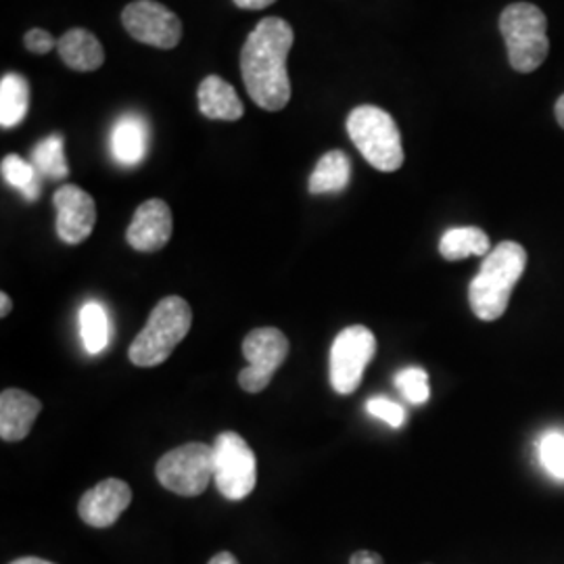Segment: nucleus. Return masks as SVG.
<instances>
[{"instance_id": "f257e3e1", "label": "nucleus", "mask_w": 564, "mask_h": 564, "mask_svg": "<svg viewBox=\"0 0 564 564\" xmlns=\"http://www.w3.org/2000/svg\"><path fill=\"white\" fill-rule=\"evenodd\" d=\"M293 28L281 18H265L249 34L241 51L245 88L265 111H281L291 99L286 57L293 48Z\"/></svg>"}, {"instance_id": "f03ea898", "label": "nucleus", "mask_w": 564, "mask_h": 564, "mask_svg": "<svg viewBox=\"0 0 564 564\" xmlns=\"http://www.w3.org/2000/svg\"><path fill=\"white\" fill-rule=\"evenodd\" d=\"M527 251L519 242H500L485 256L479 274L470 282L468 302L475 316L494 323L505 316L512 289L523 276Z\"/></svg>"}, {"instance_id": "7ed1b4c3", "label": "nucleus", "mask_w": 564, "mask_h": 564, "mask_svg": "<svg viewBox=\"0 0 564 564\" xmlns=\"http://www.w3.org/2000/svg\"><path fill=\"white\" fill-rule=\"evenodd\" d=\"M193 324L191 305L182 297H165L158 303L147 321V326L130 345V362L151 368L165 362L176 345L188 335Z\"/></svg>"}, {"instance_id": "20e7f679", "label": "nucleus", "mask_w": 564, "mask_h": 564, "mask_svg": "<svg viewBox=\"0 0 564 564\" xmlns=\"http://www.w3.org/2000/svg\"><path fill=\"white\" fill-rule=\"evenodd\" d=\"M347 134L364 160L379 172H395L402 167L400 128L383 109L375 105L356 107L347 118Z\"/></svg>"}, {"instance_id": "39448f33", "label": "nucleus", "mask_w": 564, "mask_h": 564, "mask_svg": "<svg viewBox=\"0 0 564 564\" xmlns=\"http://www.w3.org/2000/svg\"><path fill=\"white\" fill-rule=\"evenodd\" d=\"M508 61L521 74L535 72L550 51L547 21L544 11L531 2H514L506 7L500 18Z\"/></svg>"}, {"instance_id": "423d86ee", "label": "nucleus", "mask_w": 564, "mask_h": 564, "mask_svg": "<svg viewBox=\"0 0 564 564\" xmlns=\"http://www.w3.org/2000/svg\"><path fill=\"white\" fill-rule=\"evenodd\" d=\"M214 447V481L226 500H245L258 481V460L253 449L239 433L226 431L216 437Z\"/></svg>"}, {"instance_id": "0eeeda50", "label": "nucleus", "mask_w": 564, "mask_h": 564, "mask_svg": "<svg viewBox=\"0 0 564 564\" xmlns=\"http://www.w3.org/2000/svg\"><path fill=\"white\" fill-rule=\"evenodd\" d=\"M155 475L167 491L184 498L202 496L214 479V447L205 444L181 445L163 456Z\"/></svg>"}, {"instance_id": "6e6552de", "label": "nucleus", "mask_w": 564, "mask_h": 564, "mask_svg": "<svg viewBox=\"0 0 564 564\" xmlns=\"http://www.w3.org/2000/svg\"><path fill=\"white\" fill-rule=\"evenodd\" d=\"M377 354V337L362 324L347 326L330 347L328 377L337 393H354L364 379V370Z\"/></svg>"}, {"instance_id": "1a4fd4ad", "label": "nucleus", "mask_w": 564, "mask_h": 564, "mask_svg": "<svg viewBox=\"0 0 564 564\" xmlns=\"http://www.w3.org/2000/svg\"><path fill=\"white\" fill-rule=\"evenodd\" d=\"M242 356L247 368L239 375V384L247 393H260L286 360L289 339L279 328H256L242 341Z\"/></svg>"}, {"instance_id": "9d476101", "label": "nucleus", "mask_w": 564, "mask_h": 564, "mask_svg": "<svg viewBox=\"0 0 564 564\" xmlns=\"http://www.w3.org/2000/svg\"><path fill=\"white\" fill-rule=\"evenodd\" d=\"M121 21L132 39L155 48H174L182 39L178 15L155 0H137L128 4L121 13Z\"/></svg>"}, {"instance_id": "9b49d317", "label": "nucleus", "mask_w": 564, "mask_h": 564, "mask_svg": "<svg viewBox=\"0 0 564 564\" xmlns=\"http://www.w3.org/2000/svg\"><path fill=\"white\" fill-rule=\"evenodd\" d=\"M57 235L67 245L86 241L97 224L95 199L76 184H65L55 193Z\"/></svg>"}, {"instance_id": "f8f14e48", "label": "nucleus", "mask_w": 564, "mask_h": 564, "mask_svg": "<svg viewBox=\"0 0 564 564\" xmlns=\"http://www.w3.org/2000/svg\"><path fill=\"white\" fill-rule=\"evenodd\" d=\"M132 502L130 485L120 479H105L82 496L78 512L82 521L97 529L111 527L121 517V512Z\"/></svg>"}, {"instance_id": "ddd939ff", "label": "nucleus", "mask_w": 564, "mask_h": 564, "mask_svg": "<svg viewBox=\"0 0 564 564\" xmlns=\"http://www.w3.org/2000/svg\"><path fill=\"white\" fill-rule=\"evenodd\" d=\"M172 212L162 199H149L137 209L132 224L128 226L126 239L132 249L151 253L163 249L172 237Z\"/></svg>"}, {"instance_id": "4468645a", "label": "nucleus", "mask_w": 564, "mask_h": 564, "mask_svg": "<svg viewBox=\"0 0 564 564\" xmlns=\"http://www.w3.org/2000/svg\"><path fill=\"white\" fill-rule=\"evenodd\" d=\"M41 412L39 398L21 389H4L0 395V437L4 442L25 440Z\"/></svg>"}, {"instance_id": "2eb2a0df", "label": "nucleus", "mask_w": 564, "mask_h": 564, "mask_svg": "<svg viewBox=\"0 0 564 564\" xmlns=\"http://www.w3.org/2000/svg\"><path fill=\"white\" fill-rule=\"evenodd\" d=\"M147 144H149V126L141 116L126 113L113 123L111 137H109V149H111V158L120 165L126 167L139 165L147 155Z\"/></svg>"}, {"instance_id": "dca6fc26", "label": "nucleus", "mask_w": 564, "mask_h": 564, "mask_svg": "<svg viewBox=\"0 0 564 564\" xmlns=\"http://www.w3.org/2000/svg\"><path fill=\"white\" fill-rule=\"evenodd\" d=\"M197 99H199V111L207 120L237 121L241 120L245 113V107L237 90L220 76L205 78L199 86Z\"/></svg>"}, {"instance_id": "f3484780", "label": "nucleus", "mask_w": 564, "mask_h": 564, "mask_svg": "<svg viewBox=\"0 0 564 564\" xmlns=\"http://www.w3.org/2000/svg\"><path fill=\"white\" fill-rule=\"evenodd\" d=\"M57 51L63 63L76 72H95L105 61V51L99 39L82 28L65 32L57 42Z\"/></svg>"}, {"instance_id": "a211bd4d", "label": "nucleus", "mask_w": 564, "mask_h": 564, "mask_svg": "<svg viewBox=\"0 0 564 564\" xmlns=\"http://www.w3.org/2000/svg\"><path fill=\"white\" fill-rule=\"evenodd\" d=\"M351 178V162L343 151H330L316 163L307 188L312 195H326V193H341L347 188Z\"/></svg>"}, {"instance_id": "6ab92c4d", "label": "nucleus", "mask_w": 564, "mask_h": 564, "mask_svg": "<svg viewBox=\"0 0 564 564\" xmlns=\"http://www.w3.org/2000/svg\"><path fill=\"white\" fill-rule=\"evenodd\" d=\"M491 251L489 237L481 228L464 226V228H449L440 241V253L447 262H460L470 256L484 258Z\"/></svg>"}, {"instance_id": "aec40b11", "label": "nucleus", "mask_w": 564, "mask_h": 564, "mask_svg": "<svg viewBox=\"0 0 564 564\" xmlns=\"http://www.w3.org/2000/svg\"><path fill=\"white\" fill-rule=\"evenodd\" d=\"M30 86L20 74H7L0 82V126L15 128L28 116Z\"/></svg>"}, {"instance_id": "412c9836", "label": "nucleus", "mask_w": 564, "mask_h": 564, "mask_svg": "<svg viewBox=\"0 0 564 564\" xmlns=\"http://www.w3.org/2000/svg\"><path fill=\"white\" fill-rule=\"evenodd\" d=\"M109 335H111V323H109L107 310L101 303H84L80 310V337L84 349L90 356L101 354L102 349L109 345Z\"/></svg>"}, {"instance_id": "4be33fe9", "label": "nucleus", "mask_w": 564, "mask_h": 564, "mask_svg": "<svg viewBox=\"0 0 564 564\" xmlns=\"http://www.w3.org/2000/svg\"><path fill=\"white\" fill-rule=\"evenodd\" d=\"M2 178L13 188L21 191L28 202H36L41 195V172L34 163H28L20 155H7L2 160Z\"/></svg>"}, {"instance_id": "5701e85b", "label": "nucleus", "mask_w": 564, "mask_h": 564, "mask_svg": "<svg viewBox=\"0 0 564 564\" xmlns=\"http://www.w3.org/2000/svg\"><path fill=\"white\" fill-rule=\"evenodd\" d=\"M32 163L36 165L41 176L53 178V181L67 178L69 165H67L65 151H63V137L51 134L44 141L39 142L32 153Z\"/></svg>"}, {"instance_id": "b1692460", "label": "nucleus", "mask_w": 564, "mask_h": 564, "mask_svg": "<svg viewBox=\"0 0 564 564\" xmlns=\"http://www.w3.org/2000/svg\"><path fill=\"white\" fill-rule=\"evenodd\" d=\"M395 387L410 403H424L431 398L429 375L423 368H403L395 377Z\"/></svg>"}, {"instance_id": "393cba45", "label": "nucleus", "mask_w": 564, "mask_h": 564, "mask_svg": "<svg viewBox=\"0 0 564 564\" xmlns=\"http://www.w3.org/2000/svg\"><path fill=\"white\" fill-rule=\"evenodd\" d=\"M540 458L550 475L564 479V433L550 431L540 442Z\"/></svg>"}, {"instance_id": "a878e982", "label": "nucleus", "mask_w": 564, "mask_h": 564, "mask_svg": "<svg viewBox=\"0 0 564 564\" xmlns=\"http://www.w3.org/2000/svg\"><path fill=\"white\" fill-rule=\"evenodd\" d=\"M366 410H368L375 419H381L383 423L393 426V429H400L403 421H405V412H403L402 405L393 402V400H389V398H383V395L370 398L368 403H366Z\"/></svg>"}, {"instance_id": "bb28decb", "label": "nucleus", "mask_w": 564, "mask_h": 564, "mask_svg": "<svg viewBox=\"0 0 564 564\" xmlns=\"http://www.w3.org/2000/svg\"><path fill=\"white\" fill-rule=\"evenodd\" d=\"M25 46H28V51H32L36 55H46L48 51H53L57 46V41L46 30L34 28L25 34Z\"/></svg>"}, {"instance_id": "cd10ccee", "label": "nucleus", "mask_w": 564, "mask_h": 564, "mask_svg": "<svg viewBox=\"0 0 564 564\" xmlns=\"http://www.w3.org/2000/svg\"><path fill=\"white\" fill-rule=\"evenodd\" d=\"M349 564H384L383 558L377 552H368V550H360L351 556Z\"/></svg>"}, {"instance_id": "c85d7f7f", "label": "nucleus", "mask_w": 564, "mask_h": 564, "mask_svg": "<svg viewBox=\"0 0 564 564\" xmlns=\"http://www.w3.org/2000/svg\"><path fill=\"white\" fill-rule=\"evenodd\" d=\"M274 2L276 0H235V4L241 7V9H265V7L274 4Z\"/></svg>"}, {"instance_id": "c756f323", "label": "nucleus", "mask_w": 564, "mask_h": 564, "mask_svg": "<svg viewBox=\"0 0 564 564\" xmlns=\"http://www.w3.org/2000/svg\"><path fill=\"white\" fill-rule=\"evenodd\" d=\"M209 564H239V561L235 558V554H230V552H220V554H216Z\"/></svg>"}, {"instance_id": "7c9ffc66", "label": "nucleus", "mask_w": 564, "mask_h": 564, "mask_svg": "<svg viewBox=\"0 0 564 564\" xmlns=\"http://www.w3.org/2000/svg\"><path fill=\"white\" fill-rule=\"evenodd\" d=\"M11 307H13V302H11V297L7 295V293H2L0 295V316L4 318L9 312H11Z\"/></svg>"}, {"instance_id": "2f4dec72", "label": "nucleus", "mask_w": 564, "mask_h": 564, "mask_svg": "<svg viewBox=\"0 0 564 564\" xmlns=\"http://www.w3.org/2000/svg\"><path fill=\"white\" fill-rule=\"evenodd\" d=\"M554 113H556V120L564 128V95L556 101V107H554Z\"/></svg>"}, {"instance_id": "473e14b6", "label": "nucleus", "mask_w": 564, "mask_h": 564, "mask_svg": "<svg viewBox=\"0 0 564 564\" xmlns=\"http://www.w3.org/2000/svg\"><path fill=\"white\" fill-rule=\"evenodd\" d=\"M11 564H55L48 563V561H42V558H36V556H25V558H20V561H13Z\"/></svg>"}]
</instances>
